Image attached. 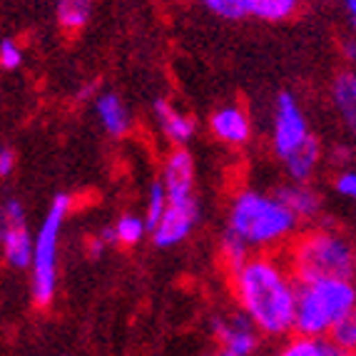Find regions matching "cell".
I'll list each match as a JSON object with an SVG mask.
<instances>
[{
	"label": "cell",
	"mask_w": 356,
	"mask_h": 356,
	"mask_svg": "<svg viewBox=\"0 0 356 356\" xmlns=\"http://www.w3.org/2000/svg\"><path fill=\"white\" fill-rule=\"evenodd\" d=\"M95 115L100 120L102 130L107 132L110 137H125L132 127V120H130V110L125 107L122 97L115 95V92H102L97 95L95 100Z\"/></svg>",
	"instance_id": "14"
},
{
	"label": "cell",
	"mask_w": 356,
	"mask_h": 356,
	"mask_svg": "<svg viewBox=\"0 0 356 356\" xmlns=\"http://www.w3.org/2000/svg\"><path fill=\"white\" fill-rule=\"evenodd\" d=\"M145 234H149V225L145 220V214H122L118 222H115V237L118 244L122 247H137L143 242Z\"/></svg>",
	"instance_id": "20"
},
{
	"label": "cell",
	"mask_w": 356,
	"mask_h": 356,
	"mask_svg": "<svg viewBox=\"0 0 356 356\" xmlns=\"http://www.w3.org/2000/svg\"><path fill=\"white\" fill-rule=\"evenodd\" d=\"M332 102L344 127L356 135V70H339L332 80Z\"/></svg>",
	"instance_id": "13"
},
{
	"label": "cell",
	"mask_w": 356,
	"mask_h": 356,
	"mask_svg": "<svg viewBox=\"0 0 356 356\" xmlns=\"http://www.w3.org/2000/svg\"><path fill=\"white\" fill-rule=\"evenodd\" d=\"M0 65L3 70H18L23 65V48L13 38H3L0 42Z\"/></svg>",
	"instance_id": "25"
},
{
	"label": "cell",
	"mask_w": 356,
	"mask_h": 356,
	"mask_svg": "<svg viewBox=\"0 0 356 356\" xmlns=\"http://www.w3.org/2000/svg\"><path fill=\"white\" fill-rule=\"evenodd\" d=\"M107 247H113V244L107 242V239L102 237V234H95V237H92V239H90V242H88V252H90V257H95V259H97V257L105 254Z\"/></svg>",
	"instance_id": "28"
},
{
	"label": "cell",
	"mask_w": 356,
	"mask_h": 356,
	"mask_svg": "<svg viewBox=\"0 0 356 356\" xmlns=\"http://www.w3.org/2000/svg\"><path fill=\"white\" fill-rule=\"evenodd\" d=\"M344 8H346V15H349L351 25L356 28V0H344Z\"/></svg>",
	"instance_id": "30"
},
{
	"label": "cell",
	"mask_w": 356,
	"mask_h": 356,
	"mask_svg": "<svg viewBox=\"0 0 356 356\" xmlns=\"http://www.w3.org/2000/svg\"><path fill=\"white\" fill-rule=\"evenodd\" d=\"M152 115H154L157 127H160V132L175 145V147H184V145L195 137V132H197L195 118L182 113L179 107H175L172 102L165 100V97L152 102Z\"/></svg>",
	"instance_id": "12"
},
{
	"label": "cell",
	"mask_w": 356,
	"mask_h": 356,
	"mask_svg": "<svg viewBox=\"0 0 356 356\" xmlns=\"http://www.w3.org/2000/svg\"><path fill=\"white\" fill-rule=\"evenodd\" d=\"M72 207V197L60 192L53 197L48 212L42 217L40 227L35 232V252H33V264H30V299L40 309L50 307L58 289V252L60 237L65 227L67 214Z\"/></svg>",
	"instance_id": "5"
},
{
	"label": "cell",
	"mask_w": 356,
	"mask_h": 356,
	"mask_svg": "<svg viewBox=\"0 0 356 356\" xmlns=\"http://www.w3.org/2000/svg\"><path fill=\"white\" fill-rule=\"evenodd\" d=\"M162 182L167 187V197H187L197 195L195 190V157L184 147H175L172 152L165 157V165H162Z\"/></svg>",
	"instance_id": "11"
},
{
	"label": "cell",
	"mask_w": 356,
	"mask_h": 356,
	"mask_svg": "<svg viewBox=\"0 0 356 356\" xmlns=\"http://www.w3.org/2000/svg\"><path fill=\"white\" fill-rule=\"evenodd\" d=\"M95 0H58L55 3V20L65 35H77L92 15Z\"/></svg>",
	"instance_id": "17"
},
{
	"label": "cell",
	"mask_w": 356,
	"mask_h": 356,
	"mask_svg": "<svg viewBox=\"0 0 356 356\" xmlns=\"http://www.w3.org/2000/svg\"><path fill=\"white\" fill-rule=\"evenodd\" d=\"M277 195L291 207L302 222H314L321 214V195L309 182H289L282 184Z\"/></svg>",
	"instance_id": "15"
},
{
	"label": "cell",
	"mask_w": 356,
	"mask_h": 356,
	"mask_svg": "<svg viewBox=\"0 0 356 356\" xmlns=\"http://www.w3.org/2000/svg\"><path fill=\"white\" fill-rule=\"evenodd\" d=\"M13 170H15V149L6 145L0 149V177H10Z\"/></svg>",
	"instance_id": "27"
},
{
	"label": "cell",
	"mask_w": 356,
	"mask_h": 356,
	"mask_svg": "<svg viewBox=\"0 0 356 356\" xmlns=\"http://www.w3.org/2000/svg\"><path fill=\"white\" fill-rule=\"evenodd\" d=\"M167 204H170V197H167V187L162 179L149 184V192H147V204H145V220L149 225V234L152 229L162 222L167 212Z\"/></svg>",
	"instance_id": "21"
},
{
	"label": "cell",
	"mask_w": 356,
	"mask_h": 356,
	"mask_svg": "<svg viewBox=\"0 0 356 356\" xmlns=\"http://www.w3.org/2000/svg\"><path fill=\"white\" fill-rule=\"evenodd\" d=\"M344 55H346V60L351 63V67L356 70V35L346 38V40H344Z\"/></svg>",
	"instance_id": "29"
},
{
	"label": "cell",
	"mask_w": 356,
	"mask_h": 356,
	"mask_svg": "<svg viewBox=\"0 0 356 356\" xmlns=\"http://www.w3.org/2000/svg\"><path fill=\"white\" fill-rule=\"evenodd\" d=\"M229 282L239 312L250 316L264 337L277 339L294 332L299 280L289 261L269 252L252 254L239 267L229 269Z\"/></svg>",
	"instance_id": "1"
},
{
	"label": "cell",
	"mask_w": 356,
	"mask_h": 356,
	"mask_svg": "<svg viewBox=\"0 0 356 356\" xmlns=\"http://www.w3.org/2000/svg\"><path fill=\"white\" fill-rule=\"evenodd\" d=\"M319 162H321V143L312 135L302 147L294 149L284 160L286 177L291 182H312L316 170H319Z\"/></svg>",
	"instance_id": "16"
},
{
	"label": "cell",
	"mask_w": 356,
	"mask_h": 356,
	"mask_svg": "<svg viewBox=\"0 0 356 356\" xmlns=\"http://www.w3.org/2000/svg\"><path fill=\"white\" fill-rule=\"evenodd\" d=\"M197 222H200V200H197V195L170 197L165 217H162L160 225L154 227L149 237H152L154 247L170 250V247H177L190 237Z\"/></svg>",
	"instance_id": "8"
},
{
	"label": "cell",
	"mask_w": 356,
	"mask_h": 356,
	"mask_svg": "<svg viewBox=\"0 0 356 356\" xmlns=\"http://www.w3.org/2000/svg\"><path fill=\"white\" fill-rule=\"evenodd\" d=\"M351 312H356V280L324 277L299 282L294 332L329 339L334 327Z\"/></svg>",
	"instance_id": "3"
},
{
	"label": "cell",
	"mask_w": 356,
	"mask_h": 356,
	"mask_svg": "<svg viewBox=\"0 0 356 356\" xmlns=\"http://www.w3.org/2000/svg\"><path fill=\"white\" fill-rule=\"evenodd\" d=\"M207 10H212L217 18L225 20H239L247 15V6L244 0H202Z\"/></svg>",
	"instance_id": "24"
},
{
	"label": "cell",
	"mask_w": 356,
	"mask_h": 356,
	"mask_svg": "<svg viewBox=\"0 0 356 356\" xmlns=\"http://www.w3.org/2000/svg\"><path fill=\"white\" fill-rule=\"evenodd\" d=\"M329 356H356V354H354V351L339 349L337 344H329Z\"/></svg>",
	"instance_id": "31"
},
{
	"label": "cell",
	"mask_w": 356,
	"mask_h": 356,
	"mask_svg": "<svg viewBox=\"0 0 356 356\" xmlns=\"http://www.w3.org/2000/svg\"><path fill=\"white\" fill-rule=\"evenodd\" d=\"M209 132L229 147H242L252 140V120L239 105L217 107L209 115Z\"/></svg>",
	"instance_id": "10"
},
{
	"label": "cell",
	"mask_w": 356,
	"mask_h": 356,
	"mask_svg": "<svg viewBox=\"0 0 356 356\" xmlns=\"http://www.w3.org/2000/svg\"><path fill=\"white\" fill-rule=\"evenodd\" d=\"M289 267L299 282L356 280V244L334 229H312L291 242Z\"/></svg>",
	"instance_id": "4"
},
{
	"label": "cell",
	"mask_w": 356,
	"mask_h": 356,
	"mask_svg": "<svg viewBox=\"0 0 356 356\" xmlns=\"http://www.w3.org/2000/svg\"><path fill=\"white\" fill-rule=\"evenodd\" d=\"M302 0H244L247 15L264 23H284L297 15Z\"/></svg>",
	"instance_id": "18"
},
{
	"label": "cell",
	"mask_w": 356,
	"mask_h": 356,
	"mask_svg": "<svg viewBox=\"0 0 356 356\" xmlns=\"http://www.w3.org/2000/svg\"><path fill=\"white\" fill-rule=\"evenodd\" d=\"M332 344H337L339 349H346V351H354L356 354V312H351L349 316L339 321L337 327H334L332 337H329Z\"/></svg>",
	"instance_id": "23"
},
{
	"label": "cell",
	"mask_w": 356,
	"mask_h": 356,
	"mask_svg": "<svg viewBox=\"0 0 356 356\" xmlns=\"http://www.w3.org/2000/svg\"><path fill=\"white\" fill-rule=\"evenodd\" d=\"M312 132H309L307 115L302 105L291 92H280L274 100L272 113V149L282 162L289 157L294 149H299L307 143Z\"/></svg>",
	"instance_id": "6"
},
{
	"label": "cell",
	"mask_w": 356,
	"mask_h": 356,
	"mask_svg": "<svg viewBox=\"0 0 356 356\" xmlns=\"http://www.w3.org/2000/svg\"><path fill=\"white\" fill-rule=\"evenodd\" d=\"M334 190H337L339 197L356 202V170H341L334 177Z\"/></svg>",
	"instance_id": "26"
},
{
	"label": "cell",
	"mask_w": 356,
	"mask_h": 356,
	"mask_svg": "<svg viewBox=\"0 0 356 356\" xmlns=\"http://www.w3.org/2000/svg\"><path fill=\"white\" fill-rule=\"evenodd\" d=\"M220 252H222V259H225V264L229 269L239 267L242 261H247L252 254H254V252H252L250 247H247V244L237 237V234H232L229 229H225V234H222Z\"/></svg>",
	"instance_id": "22"
},
{
	"label": "cell",
	"mask_w": 356,
	"mask_h": 356,
	"mask_svg": "<svg viewBox=\"0 0 356 356\" xmlns=\"http://www.w3.org/2000/svg\"><path fill=\"white\" fill-rule=\"evenodd\" d=\"M299 220L277 192L242 190L232 197L227 209V227L254 254L280 250L297 234Z\"/></svg>",
	"instance_id": "2"
},
{
	"label": "cell",
	"mask_w": 356,
	"mask_h": 356,
	"mask_svg": "<svg viewBox=\"0 0 356 356\" xmlns=\"http://www.w3.org/2000/svg\"><path fill=\"white\" fill-rule=\"evenodd\" d=\"M0 242L3 254L13 269H30L33 252H35V237L28 229V214L20 200L10 197L3 207V227H0Z\"/></svg>",
	"instance_id": "7"
},
{
	"label": "cell",
	"mask_w": 356,
	"mask_h": 356,
	"mask_svg": "<svg viewBox=\"0 0 356 356\" xmlns=\"http://www.w3.org/2000/svg\"><path fill=\"white\" fill-rule=\"evenodd\" d=\"M329 344H332L329 339L297 334V337L286 339L284 344L274 351V356H329Z\"/></svg>",
	"instance_id": "19"
},
{
	"label": "cell",
	"mask_w": 356,
	"mask_h": 356,
	"mask_svg": "<svg viewBox=\"0 0 356 356\" xmlns=\"http://www.w3.org/2000/svg\"><path fill=\"white\" fill-rule=\"evenodd\" d=\"M209 329H212V337L217 341V349L232 356H254V351L259 349L261 332L252 324V319L244 312L214 316Z\"/></svg>",
	"instance_id": "9"
},
{
	"label": "cell",
	"mask_w": 356,
	"mask_h": 356,
	"mask_svg": "<svg viewBox=\"0 0 356 356\" xmlns=\"http://www.w3.org/2000/svg\"><path fill=\"white\" fill-rule=\"evenodd\" d=\"M202 356H232V354H227V351H222V349H214V351H207V354H202Z\"/></svg>",
	"instance_id": "32"
}]
</instances>
